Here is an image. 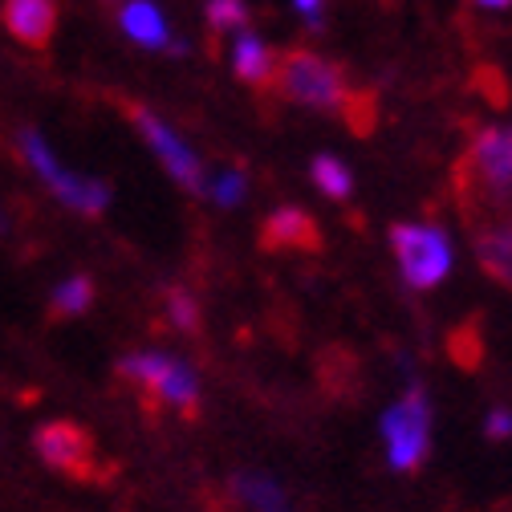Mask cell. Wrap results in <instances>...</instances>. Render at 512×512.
<instances>
[{
    "label": "cell",
    "instance_id": "1",
    "mask_svg": "<svg viewBox=\"0 0 512 512\" xmlns=\"http://www.w3.org/2000/svg\"><path fill=\"white\" fill-rule=\"evenodd\" d=\"M456 204L472 228L512 216V122L476 126L452 171Z\"/></svg>",
    "mask_w": 512,
    "mask_h": 512
},
{
    "label": "cell",
    "instance_id": "2",
    "mask_svg": "<svg viewBox=\"0 0 512 512\" xmlns=\"http://www.w3.org/2000/svg\"><path fill=\"white\" fill-rule=\"evenodd\" d=\"M273 90L285 102H297V106H309V110L342 114V118L354 122V131H370V118H374L370 94L350 90L346 70L334 66V61H326V57L309 53V49H293V53L281 57Z\"/></svg>",
    "mask_w": 512,
    "mask_h": 512
},
{
    "label": "cell",
    "instance_id": "3",
    "mask_svg": "<svg viewBox=\"0 0 512 512\" xmlns=\"http://www.w3.org/2000/svg\"><path fill=\"white\" fill-rule=\"evenodd\" d=\"M118 374L131 382V387H139L151 407L179 411L187 419L200 411V378L187 362H175L159 350H139L118 362Z\"/></svg>",
    "mask_w": 512,
    "mask_h": 512
},
{
    "label": "cell",
    "instance_id": "4",
    "mask_svg": "<svg viewBox=\"0 0 512 512\" xmlns=\"http://www.w3.org/2000/svg\"><path fill=\"white\" fill-rule=\"evenodd\" d=\"M17 147H21L25 163L33 167V175H41V183H45L66 208H74V212H82V216L106 212V204H110L106 183L86 179V175H74L66 163H61V159L49 151V143L33 131V126H21V131H17Z\"/></svg>",
    "mask_w": 512,
    "mask_h": 512
},
{
    "label": "cell",
    "instance_id": "5",
    "mask_svg": "<svg viewBox=\"0 0 512 512\" xmlns=\"http://www.w3.org/2000/svg\"><path fill=\"white\" fill-rule=\"evenodd\" d=\"M391 248L411 289H435L452 273V240L439 224H395Z\"/></svg>",
    "mask_w": 512,
    "mask_h": 512
},
{
    "label": "cell",
    "instance_id": "6",
    "mask_svg": "<svg viewBox=\"0 0 512 512\" xmlns=\"http://www.w3.org/2000/svg\"><path fill=\"white\" fill-rule=\"evenodd\" d=\"M382 439L395 472H415L431 443V407L419 387H411L387 415H382Z\"/></svg>",
    "mask_w": 512,
    "mask_h": 512
},
{
    "label": "cell",
    "instance_id": "7",
    "mask_svg": "<svg viewBox=\"0 0 512 512\" xmlns=\"http://www.w3.org/2000/svg\"><path fill=\"white\" fill-rule=\"evenodd\" d=\"M126 114H131V122L139 126V135L151 143V151L163 159V167L171 171V179L179 183V187H187V191H204V167H200V155L191 151L171 126L155 114V110H147V106H139V102H126Z\"/></svg>",
    "mask_w": 512,
    "mask_h": 512
},
{
    "label": "cell",
    "instance_id": "8",
    "mask_svg": "<svg viewBox=\"0 0 512 512\" xmlns=\"http://www.w3.org/2000/svg\"><path fill=\"white\" fill-rule=\"evenodd\" d=\"M33 443H37V456H41L49 468L66 472V476H74V480H94V476H98V468H94V435H90L82 423H74V419L45 423V427L33 435Z\"/></svg>",
    "mask_w": 512,
    "mask_h": 512
},
{
    "label": "cell",
    "instance_id": "9",
    "mask_svg": "<svg viewBox=\"0 0 512 512\" xmlns=\"http://www.w3.org/2000/svg\"><path fill=\"white\" fill-rule=\"evenodd\" d=\"M0 21H5V29L21 45L49 49V41L57 33V0H5Z\"/></svg>",
    "mask_w": 512,
    "mask_h": 512
},
{
    "label": "cell",
    "instance_id": "10",
    "mask_svg": "<svg viewBox=\"0 0 512 512\" xmlns=\"http://www.w3.org/2000/svg\"><path fill=\"white\" fill-rule=\"evenodd\" d=\"M261 240L265 248H285V252H313L317 244H322V232H317V224L301 212V208H281L265 220L261 228Z\"/></svg>",
    "mask_w": 512,
    "mask_h": 512
},
{
    "label": "cell",
    "instance_id": "11",
    "mask_svg": "<svg viewBox=\"0 0 512 512\" xmlns=\"http://www.w3.org/2000/svg\"><path fill=\"white\" fill-rule=\"evenodd\" d=\"M472 236H476V256H480L484 273L512 289V216L472 228Z\"/></svg>",
    "mask_w": 512,
    "mask_h": 512
},
{
    "label": "cell",
    "instance_id": "12",
    "mask_svg": "<svg viewBox=\"0 0 512 512\" xmlns=\"http://www.w3.org/2000/svg\"><path fill=\"white\" fill-rule=\"evenodd\" d=\"M232 66H236V78L256 86V90H265L277 82V66H281V53H273L261 37H252V33H240L236 37V49H232Z\"/></svg>",
    "mask_w": 512,
    "mask_h": 512
},
{
    "label": "cell",
    "instance_id": "13",
    "mask_svg": "<svg viewBox=\"0 0 512 512\" xmlns=\"http://www.w3.org/2000/svg\"><path fill=\"white\" fill-rule=\"evenodd\" d=\"M118 25H122L126 37L147 45V49H171L167 21H163V13L151 5V0H126V5L118 9Z\"/></svg>",
    "mask_w": 512,
    "mask_h": 512
},
{
    "label": "cell",
    "instance_id": "14",
    "mask_svg": "<svg viewBox=\"0 0 512 512\" xmlns=\"http://www.w3.org/2000/svg\"><path fill=\"white\" fill-rule=\"evenodd\" d=\"M232 488H236V496H240L252 512H293V508H289V500H285V492H281L269 476L240 472V476L232 480Z\"/></svg>",
    "mask_w": 512,
    "mask_h": 512
},
{
    "label": "cell",
    "instance_id": "15",
    "mask_svg": "<svg viewBox=\"0 0 512 512\" xmlns=\"http://www.w3.org/2000/svg\"><path fill=\"white\" fill-rule=\"evenodd\" d=\"M90 301H94V281L90 277H70V281H61L57 289H53V313H61V317H78V313H86L90 309Z\"/></svg>",
    "mask_w": 512,
    "mask_h": 512
},
{
    "label": "cell",
    "instance_id": "16",
    "mask_svg": "<svg viewBox=\"0 0 512 512\" xmlns=\"http://www.w3.org/2000/svg\"><path fill=\"white\" fill-rule=\"evenodd\" d=\"M313 179H317V187L326 191L330 200H346L350 191H354V179H350V171L334 159V155H322L313 163Z\"/></svg>",
    "mask_w": 512,
    "mask_h": 512
},
{
    "label": "cell",
    "instance_id": "17",
    "mask_svg": "<svg viewBox=\"0 0 512 512\" xmlns=\"http://www.w3.org/2000/svg\"><path fill=\"white\" fill-rule=\"evenodd\" d=\"M248 25V5L244 0H208V29L212 33H232Z\"/></svg>",
    "mask_w": 512,
    "mask_h": 512
},
{
    "label": "cell",
    "instance_id": "18",
    "mask_svg": "<svg viewBox=\"0 0 512 512\" xmlns=\"http://www.w3.org/2000/svg\"><path fill=\"white\" fill-rule=\"evenodd\" d=\"M167 313H171L175 330H183V334H196L200 330V305H196V297H191V293L171 289L167 293Z\"/></svg>",
    "mask_w": 512,
    "mask_h": 512
},
{
    "label": "cell",
    "instance_id": "19",
    "mask_svg": "<svg viewBox=\"0 0 512 512\" xmlns=\"http://www.w3.org/2000/svg\"><path fill=\"white\" fill-rule=\"evenodd\" d=\"M212 196H216V204H224V208L240 204V196H244V175H240V171H224V175L212 183Z\"/></svg>",
    "mask_w": 512,
    "mask_h": 512
},
{
    "label": "cell",
    "instance_id": "20",
    "mask_svg": "<svg viewBox=\"0 0 512 512\" xmlns=\"http://www.w3.org/2000/svg\"><path fill=\"white\" fill-rule=\"evenodd\" d=\"M512 435V415L508 411H492L488 415V439H508Z\"/></svg>",
    "mask_w": 512,
    "mask_h": 512
},
{
    "label": "cell",
    "instance_id": "21",
    "mask_svg": "<svg viewBox=\"0 0 512 512\" xmlns=\"http://www.w3.org/2000/svg\"><path fill=\"white\" fill-rule=\"evenodd\" d=\"M293 5H297V13H301V17H309L313 25L322 21V0H293Z\"/></svg>",
    "mask_w": 512,
    "mask_h": 512
},
{
    "label": "cell",
    "instance_id": "22",
    "mask_svg": "<svg viewBox=\"0 0 512 512\" xmlns=\"http://www.w3.org/2000/svg\"><path fill=\"white\" fill-rule=\"evenodd\" d=\"M480 5H484V9H508L512 0H480Z\"/></svg>",
    "mask_w": 512,
    "mask_h": 512
},
{
    "label": "cell",
    "instance_id": "23",
    "mask_svg": "<svg viewBox=\"0 0 512 512\" xmlns=\"http://www.w3.org/2000/svg\"><path fill=\"white\" fill-rule=\"evenodd\" d=\"M0 232H9V224H5V212H0Z\"/></svg>",
    "mask_w": 512,
    "mask_h": 512
}]
</instances>
